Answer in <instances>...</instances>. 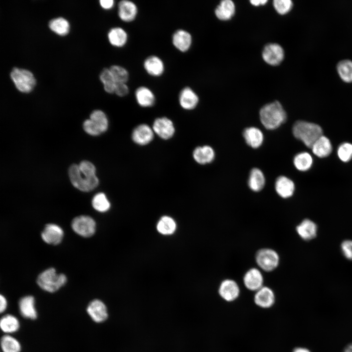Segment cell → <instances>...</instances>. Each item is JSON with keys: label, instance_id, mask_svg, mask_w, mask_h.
<instances>
[{"label": "cell", "instance_id": "obj_31", "mask_svg": "<svg viewBox=\"0 0 352 352\" xmlns=\"http://www.w3.org/2000/svg\"><path fill=\"white\" fill-rule=\"evenodd\" d=\"M176 228V224L175 220L171 217L164 216L161 217L156 225L157 231L164 235L173 234Z\"/></svg>", "mask_w": 352, "mask_h": 352}, {"label": "cell", "instance_id": "obj_28", "mask_svg": "<svg viewBox=\"0 0 352 352\" xmlns=\"http://www.w3.org/2000/svg\"><path fill=\"white\" fill-rule=\"evenodd\" d=\"M235 12V4L231 0L221 1L215 11L216 17L219 20L222 21L230 19L234 16Z\"/></svg>", "mask_w": 352, "mask_h": 352}, {"label": "cell", "instance_id": "obj_34", "mask_svg": "<svg viewBox=\"0 0 352 352\" xmlns=\"http://www.w3.org/2000/svg\"><path fill=\"white\" fill-rule=\"evenodd\" d=\"M0 347L3 352H20L21 350L19 341L9 334H5L1 337Z\"/></svg>", "mask_w": 352, "mask_h": 352}, {"label": "cell", "instance_id": "obj_10", "mask_svg": "<svg viewBox=\"0 0 352 352\" xmlns=\"http://www.w3.org/2000/svg\"><path fill=\"white\" fill-rule=\"evenodd\" d=\"M154 132L153 128L146 124L136 126L132 133V141L136 144L144 146L149 144L154 139Z\"/></svg>", "mask_w": 352, "mask_h": 352}, {"label": "cell", "instance_id": "obj_46", "mask_svg": "<svg viewBox=\"0 0 352 352\" xmlns=\"http://www.w3.org/2000/svg\"><path fill=\"white\" fill-rule=\"evenodd\" d=\"M7 302L5 297L2 295L0 296V311L3 312L6 309Z\"/></svg>", "mask_w": 352, "mask_h": 352}, {"label": "cell", "instance_id": "obj_18", "mask_svg": "<svg viewBox=\"0 0 352 352\" xmlns=\"http://www.w3.org/2000/svg\"><path fill=\"white\" fill-rule=\"evenodd\" d=\"M263 276L256 268L248 270L243 277L245 286L249 290L256 291L263 286Z\"/></svg>", "mask_w": 352, "mask_h": 352}, {"label": "cell", "instance_id": "obj_12", "mask_svg": "<svg viewBox=\"0 0 352 352\" xmlns=\"http://www.w3.org/2000/svg\"><path fill=\"white\" fill-rule=\"evenodd\" d=\"M138 13L137 5L133 1L122 0L118 4V15L120 19L126 22L134 21Z\"/></svg>", "mask_w": 352, "mask_h": 352}, {"label": "cell", "instance_id": "obj_43", "mask_svg": "<svg viewBox=\"0 0 352 352\" xmlns=\"http://www.w3.org/2000/svg\"><path fill=\"white\" fill-rule=\"evenodd\" d=\"M83 128L85 132L91 135H98L102 133L90 119L85 121Z\"/></svg>", "mask_w": 352, "mask_h": 352}, {"label": "cell", "instance_id": "obj_7", "mask_svg": "<svg viewBox=\"0 0 352 352\" xmlns=\"http://www.w3.org/2000/svg\"><path fill=\"white\" fill-rule=\"evenodd\" d=\"M71 227L77 234L84 237H89L95 232L96 223L90 217L82 215L72 220Z\"/></svg>", "mask_w": 352, "mask_h": 352}, {"label": "cell", "instance_id": "obj_17", "mask_svg": "<svg viewBox=\"0 0 352 352\" xmlns=\"http://www.w3.org/2000/svg\"><path fill=\"white\" fill-rule=\"evenodd\" d=\"M178 101L182 109L192 110L197 107L199 99L196 93L191 88L186 87L180 91Z\"/></svg>", "mask_w": 352, "mask_h": 352}, {"label": "cell", "instance_id": "obj_25", "mask_svg": "<svg viewBox=\"0 0 352 352\" xmlns=\"http://www.w3.org/2000/svg\"><path fill=\"white\" fill-rule=\"evenodd\" d=\"M193 156L197 163L205 164L211 162L214 160L215 152L209 146H198L194 149Z\"/></svg>", "mask_w": 352, "mask_h": 352}, {"label": "cell", "instance_id": "obj_2", "mask_svg": "<svg viewBox=\"0 0 352 352\" xmlns=\"http://www.w3.org/2000/svg\"><path fill=\"white\" fill-rule=\"evenodd\" d=\"M260 118L263 126L269 130L278 128L286 119V114L278 101L264 106L260 110Z\"/></svg>", "mask_w": 352, "mask_h": 352}, {"label": "cell", "instance_id": "obj_4", "mask_svg": "<svg viewBox=\"0 0 352 352\" xmlns=\"http://www.w3.org/2000/svg\"><path fill=\"white\" fill-rule=\"evenodd\" d=\"M66 280L65 274H58L55 268H49L39 275L37 283L42 289L48 292H54L63 286Z\"/></svg>", "mask_w": 352, "mask_h": 352}, {"label": "cell", "instance_id": "obj_44", "mask_svg": "<svg viewBox=\"0 0 352 352\" xmlns=\"http://www.w3.org/2000/svg\"><path fill=\"white\" fill-rule=\"evenodd\" d=\"M129 92V88L127 83H116L114 89V93L120 97L127 95Z\"/></svg>", "mask_w": 352, "mask_h": 352}, {"label": "cell", "instance_id": "obj_42", "mask_svg": "<svg viewBox=\"0 0 352 352\" xmlns=\"http://www.w3.org/2000/svg\"><path fill=\"white\" fill-rule=\"evenodd\" d=\"M341 249L345 258L352 261V240H346L343 241L341 244Z\"/></svg>", "mask_w": 352, "mask_h": 352}, {"label": "cell", "instance_id": "obj_20", "mask_svg": "<svg viewBox=\"0 0 352 352\" xmlns=\"http://www.w3.org/2000/svg\"><path fill=\"white\" fill-rule=\"evenodd\" d=\"M34 297L28 295L22 298L19 301V307L22 317L34 320L37 317V312L35 308Z\"/></svg>", "mask_w": 352, "mask_h": 352}, {"label": "cell", "instance_id": "obj_48", "mask_svg": "<svg viewBox=\"0 0 352 352\" xmlns=\"http://www.w3.org/2000/svg\"><path fill=\"white\" fill-rule=\"evenodd\" d=\"M292 352H311L307 348L303 347H297L295 348Z\"/></svg>", "mask_w": 352, "mask_h": 352}, {"label": "cell", "instance_id": "obj_38", "mask_svg": "<svg viewBox=\"0 0 352 352\" xmlns=\"http://www.w3.org/2000/svg\"><path fill=\"white\" fill-rule=\"evenodd\" d=\"M92 205L94 209L100 212H107L110 207V201L103 193H99L94 196Z\"/></svg>", "mask_w": 352, "mask_h": 352}, {"label": "cell", "instance_id": "obj_24", "mask_svg": "<svg viewBox=\"0 0 352 352\" xmlns=\"http://www.w3.org/2000/svg\"><path fill=\"white\" fill-rule=\"evenodd\" d=\"M311 149L315 155L323 158L330 155L331 153L332 147L329 139L322 135L315 141Z\"/></svg>", "mask_w": 352, "mask_h": 352}, {"label": "cell", "instance_id": "obj_11", "mask_svg": "<svg viewBox=\"0 0 352 352\" xmlns=\"http://www.w3.org/2000/svg\"><path fill=\"white\" fill-rule=\"evenodd\" d=\"M87 311L92 320L96 323H102L108 317L106 306L98 299L93 300L89 303Z\"/></svg>", "mask_w": 352, "mask_h": 352}, {"label": "cell", "instance_id": "obj_30", "mask_svg": "<svg viewBox=\"0 0 352 352\" xmlns=\"http://www.w3.org/2000/svg\"><path fill=\"white\" fill-rule=\"evenodd\" d=\"M20 326L19 320L13 315L6 314L0 319L1 330L7 334L16 332L19 329Z\"/></svg>", "mask_w": 352, "mask_h": 352}, {"label": "cell", "instance_id": "obj_32", "mask_svg": "<svg viewBox=\"0 0 352 352\" xmlns=\"http://www.w3.org/2000/svg\"><path fill=\"white\" fill-rule=\"evenodd\" d=\"M337 73L341 79L347 83H352V61L343 60L336 66Z\"/></svg>", "mask_w": 352, "mask_h": 352}, {"label": "cell", "instance_id": "obj_33", "mask_svg": "<svg viewBox=\"0 0 352 352\" xmlns=\"http://www.w3.org/2000/svg\"><path fill=\"white\" fill-rule=\"evenodd\" d=\"M313 159L308 152H301L294 157L293 163L296 168L300 171H306L310 168Z\"/></svg>", "mask_w": 352, "mask_h": 352}, {"label": "cell", "instance_id": "obj_22", "mask_svg": "<svg viewBox=\"0 0 352 352\" xmlns=\"http://www.w3.org/2000/svg\"><path fill=\"white\" fill-rule=\"evenodd\" d=\"M135 97L137 104L143 108L153 106L155 101V97L153 92L148 87L141 86L135 91Z\"/></svg>", "mask_w": 352, "mask_h": 352}, {"label": "cell", "instance_id": "obj_29", "mask_svg": "<svg viewBox=\"0 0 352 352\" xmlns=\"http://www.w3.org/2000/svg\"><path fill=\"white\" fill-rule=\"evenodd\" d=\"M248 184L252 191H261L265 184V178L263 172L258 168L252 169L250 173Z\"/></svg>", "mask_w": 352, "mask_h": 352}, {"label": "cell", "instance_id": "obj_1", "mask_svg": "<svg viewBox=\"0 0 352 352\" xmlns=\"http://www.w3.org/2000/svg\"><path fill=\"white\" fill-rule=\"evenodd\" d=\"M68 174L72 185L81 191H90L98 185L95 167L89 161L85 160L82 161L79 165H72L69 169Z\"/></svg>", "mask_w": 352, "mask_h": 352}, {"label": "cell", "instance_id": "obj_47", "mask_svg": "<svg viewBox=\"0 0 352 352\" xmlns=\"http://www.w3.org/2000/svg\"><path fill=\"white\" fill-rule=\"evenodd\" d=\"M267 2V0H253L250 1L251 4L255 6L264 5Z\"/></svg>", "mask_w": 352, "mask_h": 352}, {"label": "cell", "instance_id": "obj_23", "mask_svg": "<svg viewBox=\"0 0 352 352\" xmlns=\"http://www.w3.org/2000/svg\"><path fill=\"white\" fill-rule=\"evenodd\" d=\"M275 187L277 194L284 198L292 196L295 189L294 182L285 176H280L277 178Z\"/></svg>", "mask_w": 352, "mask_h": 352}, {"label": "cell", "instance_id": "obj_15", "mask_svg": "<svg viewBox=\"0 0 352 352\" xmlns=\"http://www.w3.org/2000/svg\"><path fill=\"white\" fill-rule=\"evenodd\" d=\"M172 44L178 51L185 52L189 50L192 43V37L187 31L179 29L173 34Z\"/></svg>", "mask_w": 352, "mask_h": 352}, {"label": "cell", "instance_id": "obj_13", "mask_svg": "<svg viewBox=\"0 0 352 352\" xmlns=\"http://www.w3.org/2000/svg\"><path fill=\"white\" fill-rule=\"evenodd\" d=\"M64 232L59 225L49 223L45 225L41 234L43 240L50 244L56 245L62 241Z\"/></svg>", "mask_w": 352, "mask_h": 352}, {"label": "cell", "instance_id": "obj_5", "mask_svg": "<svg viewBox=\"0 0 352 352\" xmlns=\"http://www.w3.org/2000/svg\"><path fill=\"white\" fill-rule=\"evenodd\" d=\"M10 76L17 88L22 92H30L36 84L33 74L26 69L14 67Z\"/></svg>", "mask_w": 352, "mask_h": 352}, {"label": "cell", "instance_id": "obj_41", "mask_svg": "<svg viewBox=\"0 0 352 352\" xmlns=\"http://www.w3.org/2000/svg\"><path fill=\"white\" fill-rule=\"evenodd\" d=\"M273 6L275 10L280 15L288 13L293 7V2L290 0H275Z\"/></svg>", "mask_w": 352, "mask_h": 352}, {"label": "cell", "instance_id": "obj_8", "mask_svg": "<svg viewBox=\"0 0 352 352\" xmlns=\"http://www.w3.org/2000/svg\"><path fill=\"white\" fill-rule=\"evenodd\" d=\"M152 128L154 133L164 140L170 139L175 132V128L173 121L166 117L155 119Z\"/></svg>", "mask_w": 352, "mask_h": 352}, {"label": "cell", "instance_id": "obj_40", "mask_svg": "<svg viewBox=\"0 0 352 352\" xmlns=\"http://www.w3.org/2000/svg\"><path fill=\"white\" fill-rule=\"evenodd\" d=\"M337 155L343 162L349 161L352 158V144L348 142L340 144L338 148Z\"/></svg>", "mask_w": 352, "mask_h": 352}, {"label": "cell", "instance_id": "obj_37", "mask_svg": "<svg viewBox=\"0 0 352 352\" xmlns=\"http://www.w3.org/2000/svg\"><path fill=\"white\" fill-rule=\"evenodd\" d=\"M49 27L53 32L61 36L67 34L69 30L68 22L63 18H58L51 20L49 23Z\"/></svg>", "mask_w": 352, "mask_h": 352}, {"label": "cell", "instance_id": "obj_45", "mask_svg": "<svg viewBox=\"0 0 352 352\" xmlns=\"http://www.w3.org/2000/svg\"><path fill=\"white\" fill-rule=\"evenodd\" d=\"M99 2L101 7L105 9H110L114 4V1L113 0H100Z\"/></svg>", "mask_w": 352, "mask_h": 352}, {"label": "cell", "instance_id": "obj_6", "mask_svg": "<svg viewBox=\"0 0 352 352\" xmlns=\"http://www.w3.org/2000/svg\"><path fill=\"white\" fill-rule=\"evenodd\" d=\"M255 259L258 266L267 272L274 270L279 263V255L275 250L270 248H263L258 250Z\"/></svg>", "mask_w": 352, "mask_h": 352}, {"label": "cell", "instance_id": "obj_9", "mask_svg": "<svg viewBox=\"0 0 352 352\" xmlns=\"http://www.w3.org/2000/svg\"><path fill=\"white\" fill-rule=\"evenodd\" d=\"M284 51L277 44L271 43L266 45L263 49L262 57L267 64L271 66L279 65L284 58Z\"/></svg>", "mask_w": 352, "mask_h": 352}, {"label": "cell", "instance_id": "obj_26", "mask_svg": "<svg viewBox=\"0 0 352 352\" xmlns=\"http://www.w3.org/2000/svg\"><path fill=\"white\" fill-rule=\"evenodd\" d=\"M243 136L246 143L253 148H257L262 144L264 136L262 131L256 127H249L244 129Z\"/></svg>", "mask_w": 352, "mask_h": 352}, {"label": "cell", "instance_id": "obj_21", "mask_svg": "<svg viewBox=\"0 0 352 352\" xmlns=\"http://www.w3.org/2000/svg\"><path fill=\"white\" fill-rule=\"evenodd\" d=\"M296 231L299 236L305 241L314 239L317 235V226L310 219L303 220L296 227Z\"/></svg>", "mask_w": 352, "mask_h": 352}, {"label": "cell", "instance_id": "obj_3", "mask_svg": "<svg viewBox=\"0 0 352 352\" xmlns=\"http://www.w3.org/2000/svg\"><path fill=\"white\" fill-rule=\"evenodd\" d=\"M292 132L297 139L310 148L315 141L323 135L322 129L319 125L305 121H296L293 126Z\"/></svg>", "mask_w": 352, "mask_h": 352}, {"label": "cell", "instance_id": "obj_14", "mask_svg": "<svg viewBox=\"0 0 352 352\" xmlns=\"http://www.w3.org/2000/svg\"><path fill=\"white\" fill-rule=\"evenodd\" d=\"M219 293L225 301L232 302L238 297L240 294V288L235 281L226 279L220 284Z\"/></svg>", "mask_w": 352, "mask_h": 352}, {"label": "cell", "instance_id": "obj_16", "mask_svg": "<svg viewBox=\"0 0 352 352\" xmlns=\"http://www.w3.org/2000/svg\"><path fill=\"white\" fill-rule=\"evenodd\" d=\"M275 298V294L273 290L267 286H263L256 291L254 302L260 308H267L274 305Z\"/></svg>", "mask_w": 352, "mask_h": 352}, {"label": "cell", "instance_id": "obj_36", "mask_svg": "<svg viewBox=\"0 0 352 352\" xmlns=\"http://www.w3.org/2000/svg\"><path fill=\"white\" fill-rule=\"evenodd\" d=\"M100 79L103 84L105 90L109 93H114L116 82L110 68H105L100 75Z\"/></svg>", "mask_w": 352, "mask_h": 352}, {"label": "cell", "instance_id": "obj_49", "mask_svg": "<svg viewBox=\"0 0 352 352\" xmlns=\"http://www.w3.org/2000/svg\"><path fill=\"white\" fill-rule=\"evenodd\" d=\"M343 352H352V343L349 344L345 347Z\"/></svg>", "mask_w": 352, "mask_h": 352}, {"label": "cell", "instance_id": "obj_19", "mask_svg": "<svg viewBox=\"0 0 352 352\" xmlns=\"http://www.w3.org/2000/svg\"><path fill=\"white\" fill-rule=\"evenodd\" d=\"M143 67L148 74L154 77L160 76L165 70L163 61L155 55H151L146 58L143 63Z\"/></svg>", "mask_w": 352, "mask_h": 352}, {"label": "cell", "instance_id": "obj_27", "mask_svg": "<svg viewBox=\"0 0 352 352\" xmlns=\"http://www.w3.org/2000/svg\"><path fill=\"white\" fill-rule=\"evenodd\" d=\"M108 37L110 43L116 47L124 46L128 40L127 32L120 27L111 28L108 33Z\"/></svg>", "mask_w": 352, "mask_h": 352}, {"label": "cell", "instance_id": "obj_39", "mask_svg": "<svg viewBox=\"0 0 352 352\" xmlns=\"http://www.w3.org/2000/svg\"><path fill=\"white\" fill-rule=\"evenodd\" d=\"M110 69L116 83H127L129 79V73L125 67L119 65H113Z\"/></svg>", "mask_w": 352, "mask_h": 352}, {"label": "cell", "instance_id": "obj_35", "mask_svg": "<svg viewBox=\"0 0 352 352\" xmlns=\"http://www.w3.org/2000/svg\"><path fill=\"white\" fill-rule=\"evenodd\" d=\"M90 119L101 133L107 130L109 126L108 120L105 113L102 110H94L90 115Z\"/></svg>", "mask_w": 352, "mask_h": 352}]
</instances>
